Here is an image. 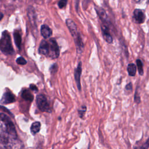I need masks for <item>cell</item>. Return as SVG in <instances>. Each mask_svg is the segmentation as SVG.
<instances>
[{
	"instance_id": "6da1fadb",
	"label": "cell",
	"mask_w": 149,
	"mask_h": 149,
	"mask_svg": "<svg viewBox=\"0 0 149 149\" xmlns=\"http://www.w3.org/2000/svg\"><path fill=\"white\" fill-rule=\"evenodd\" d=\"M66 26H68L72 36L73 37L76 46L77 53H81L84 48V44L80 33L77 31V26L75 23L70 19L66 20Z\"/></svg>"
},
{
	"instance_id": "7a4b0ae2",
	"label": "cell",
	"mask_w": 149,
	"mask_h": 149,
	"mask_svg": "<svg viewBox=\"0 0 149 149\" xmlns=\"http://www.w3.org/2000/svg\"><path fill=\"white\" fill-rule=\"evenodd\" d=\"M0 49L5 54L12 55L14 53L10 36L7 31H3L2 37L0 40Z\"/></svg>"
},
{
	"instance_id": "3957f363",
	"label": "cell",
	"mask_w": 149,
	"mask_h": 149,
	"mask_svg": "<svg viewBox=\"0 0 149 149\" xmlns=\"http://www.w3.org/2000/svg\"><path fill=\"white\" fill-rule=\"evenodd\" d=\"M0 118L5 123V124L6 125L7 130H8V132L9 137L12 138L13 139L15 140L17 138V134H16L15 127L13 122L9 118V117L4 113H1Z\"/></svg>"
},
{
	"instance_id": "277c9868",
	"label": "cell",
	"mask_w": 149,
	"mask_h": 149,
	"mask_svg": "<svg viewBox=\"0 0 149 149\" xmlns=\"http://www.w3.org/2000/svg\"><path fill=\"white\" fill-rule=\"evenodd\" d=\"M36 101L38 108L41 111L51 112V109L44 95L40 94L37 95Z\"/></svg>"
},
{
	"instance_id": "5b68a950",
	"label": "cell",
	"mask_w": 149,
	"mask_h": 149,
	"mask_svg": "<svg viewBox=\"0 0 149 149\" xmlns=\"http://www.w3.org/2000/svg\"><path fill=\"white\" fill-rule=\"evenodd\" d=\"M9 140L10 137L6 125L0 118V143L4 145H8L9 143Z\"/></svg>"
},
{
	"instance_id": "8992f818",
	"label": "cell",
	"mask_w": 149,
	"mask_h": 149,
	"mask_svg": "<svg viewBox=\"0 0 149 149\" xmlns=\"http://www.w3.org/2000/svg\"><path fill=\"white\" fill-rule=\"evenodd\" d=\"M49 55L48 56L52 59L57 58L59 55V49L56 40L51 38L49 41Z\"/></svg>"
},
{
	"instance_id": "52a82bcc",
	"label": "cell",
	"mask_w": 149,
	"mask_h": 149,
	"mask_svg": "<svg viewBox=\"0 0 149 149\" xmlns=\"http://www.w3.org/2000/svg\"><path fill=\"white\" fill-rule=\"evenodd\" d=\"M145 15L144 12L139 9H136L134 10L133 12V19L134 21L138 23V24H141L144 23L145 20Z\"/></svg>"
},
{
	"instance_id": "ba28073f",
	"label": "cell",
	"mask_w": 149,
	"mask_h": 149,
	"mask_svg": "<svg viewBox=\"0 0 149 149\" xmlns=\"http://www.w3.org/2000/svg\"><path fill=\"white\" fill-rule=\"evenodd\" d=\"M81 65H82L81 62H79L77 68H76L75 70H74V78H75L77 87L79 91L81 90L80 77H81V72H82Z\"/></svg>"
},
{
	"instance_id": "9c48e42d",
	"label": "cell",
	"mask_w": 149,
	"mask_h": 149,
	"mask_svg": "<svg viewBox=\"0 0 149 149\" xmlns=\"http://www.w3.org/2000/svg\"><path fill=\"white\" fill-rule=\"evenodd\" d=\"M101 27L102 34L104 40L107 41V42L109 44H111L113 41V38L109 33V30L108 27L106 25L103 24H101Z\"/></svg>"
},
{
	"instance_id": "30bf717a",
	"label": "cell",
	"mask_w": 149,
	"mask_h": 149,
	"mask_svg": "<svg viewBox=\"0 0 149 149\" xmlns=\"http://www.w3.org/2000/svg\"><path fill=\"white\" fill-rule=\"evenodd\" d=\"M40 54L48 56L49 55V42L46 40H42L38 48Z\"/></svg>"
},
{
	"instance_id": "8fae6325",
	"label": "cell",
	"mask_w": 149,
	"mask_h": 149,
	"mask_svg": "<svg viewBox=\"0 0 149 149\" xmlns=\"http://www.w3.org/2000/svg\"><path fill=\"white\" fill-rule=\"evenodd\" d=\"M15 101V99L13 94L12 93L8 91L3 94L2 97V99L1 100V102L2 104H7L13 102Z\"/></svg>"
},
{
	"instance_id": "7c38bea8",
	"label": "cell",
	"mask_w": 149,
	"mask_h": 149,
	"mask_svg": "<svg viewBox=\"0 0 149 149\" xmlns=\"http://www.w3.org/2000/svg\"><path fill=\"white\" fill-rule=\"evenodd\" d=\"M27 15L29 18V20L32 26H36V17L34 9L31 6H29L27 9Z\"/></svg>"
},
{
	"instance_id": "4fadbf2b",
	"label": "cell",
	"mask_w": 149,
	"mask_h": 149,
	"mask_svg": "<svg viewBox=\"0 0 149 149\" xmlns=\"http://www.w3.org/2000/svg\"><path fill=\"white\" fill-rule=\"evenodd\" d=\"M52 30L47 25H42L41 27V34L44 38H49L52 35Z\"/></svg>"
},
{
	"instance_id": "5bb4252c",
	"label": "cell",
	"mask_w": 149,
	"mask_h": 149,
	"mask_svg": "<svg viewBox=\"0 0 149 149\" xmlns=\"http://www.w3.org/2000/svg\"><path fill=\"white\" fill-rule=\"evenodd\" d=\"M95 9L99 16V17L100 18V19L104 22H106L108 20V16L105 12V11L101 8H99V7H95Z\"/></svg>"
},
{
	"instance_id": "9a60e30c",
	"label": "cell",
	"mask_w": 149,
	"mask_h": 149,
	"mask_svg": "<svg viewBox=\"0 0 149 149\" xmlns=\"http://www.w3.org/2000/svg\"><path fill=\"white\" fill-rule=\"evenodd\" d=\"M13 37H14L15 44L17 46V48L20 49V45H21V42H22V38H21V36H20L19 32L17 31H15V33H13Z\"/></svg>"
},
{
	"instance_id": "2e32d148",
	"label": "cell",
	"mask_w": 149,
	"mask_h": 149,
	"mask_svg": "<svg viewBox=\"0 0 149 149\" xmlns=\"http://www.w3.org/2000/svg\"><path fill=\"white\" fill-rule=\"evenodd\" d=\"M40 127H41V124L39 122H34L30 127V130H31V132L33 134H35L36 133H37L40 130Z\"/></svg>"
},
{
	"instance_id": "e0dca14e",
	"label": "cell",
	"mask_w": 149,
	"mask_h": 149,
	"mask_svg": "<svg viewBox=\"0 0 149 149\" xmlns=\"http://www.w3.org/2000/svg\"><path fill=\"white\" fill-rule=\"evenodd\" d=\"M22 97L24 100L29 101H32L33 100V95L27 90H24L23 91L22 93Z\"/></svg>"
},
{
	"instance_id": "ac0fdd59",
	"label": "cell",
	"mask_w": 149,
	"mask_h": 149,
	"mask_svg": "<svg viewBox=\"0 0 149 149\" xmlns=\"http://www.w3.org/2000/svg\"><path fill=\"white\" fill-rule=\"evenodd\" d=\"M127 72L130 76H134L136 73V66L134 63H129L127 66Z\"/></svg>"
},
{
	"instance_id": "d6986e66",
	"label": "cell",
	"mask_w": 149,
	"mask_h": 149,
	"mask_svg": "<svg viewBox=\"0 0 149 149\" xmlns=\"http://www.w3.org/2000/svg\"><path fill=\"white\" fill-rule=\"evenodd\" d=\"M136 64H137V70L139 72V73L140 74V75L142 76L144 73V70H143V63L141 62V61L139 59L136 60Z\"/></svg>"
},
{
	"instance_id": "ffe728a7",
	"label": "cell",
	"mask_w": 149,
	"mask_h": 149,
	"mask_svg": "<svg viewBox=\"0 0 149 149\" xmlns=\"http://www.w3.org/2000/svg\"><path fill=\"white\" fill-rule=\"evenodd\" d=\"M87 110V107L84 105H83L81 107L80 109H79L78 110V113H79V115L80 116V118H82L83 117V116L84 115L86 112Z\"/></svg>"
},
{
	"instance_id": "44dd1931",
	"label": "cell",
	"mask_w": 149,
	"mask_h": 149,
	"mask_svg": "<svg viewBox=\"0 0 149 149\" xmlns=\"http://www.w3.org/2000/svg\"><path fill=\"white\" fill-rule=\"evenodd\" d=\"M68 2V0H59L58 2V6L59 8H63L66 6Z\"/></svg>"
},
{
	"instance_id": "7402d4cb",
	"label": "cell",
	"mask_w": 149,
	"mask_h": 149,
	"mask_svg": "<svg viewBox=\"0 0 149 149\" xmlns=\"http://www.w3.org/2000/svg\"><path fill=\"white\" fill-rule=\"evenodd\" d=\"M16 62H17V63H18V64H19V65H25V64H26V63H27L26 61L23 57H19V58H18L16 59Z\"/></svg>"
},
{
	"instance_id": "603a6c76",
	"label": "cell",
	"mask_w": 149,
	"mask_h": 149,
	"mask_svg": "<svg viewBox=\"0 0 149 149\" xmlns=\"http://www.w3.org/2000/svg\"><path fill=\"white\" fill-rule=\"evenodd\" d=\"M57 69H58V65H57V64H56V63L54 64V65L50 68L51 73H55L57 71Z\"/></svg>"
},
{
	"instance_id": "cb8c5ba5",
	"label": "cell",
	"mask_w": 149,
	"mask_h": 149,
	"mask_svg": "<svg viewBox=\"0 0 149 149\" xmlns=\"http://www.w3.org/2000/svg\"><path fill=\"white\" fill-rule=\"evenodd\" d=\"M134 101L136 103H140V96L139 95V93L138 91L137 92V89L136 90V92H135V95H134Z\"/></svg>"
},
{
	"instance_id": "d4e9b609",
	"label": "cell",
	"mask_w": 149,
	"mask_h": 149,
	"mask_svg": "<svg viewBox=\"0 0 149 149\" xmlns=\"http://www.w3.org/2000/svg\"><path fill=\"white\" fill-rule=\"evenodd\" d=\"M125 88H126V90H130V91H131V90H132V83H128V84L126 86Z\"/></svg>"
},
{
	"instance_id": "484cf974",
	"label": "cell",
	"mask_w": 149,
	"mask_h": 149,
	"mask_svg": "<svg viewBox=\"0 0 149 149\" xmlns=\"http://www.w3.org/2000/svg\"><path fill=\"white\" fill-rule=\"evenodd\" d=\"M30 88L32 90H33V91H37L38 90L37 87H36V85H34V84H33L30 85Z\"/></svg>"
},
{
	"instance_id": "4316f807",
	"label": "cell",
	"mask_w": 149,
	"mask_h": 149,
	"mask_svg": "<svg viewBox=\"0 0 149 149\" xmlns=\"http://www.w3.org/2000/svg\"><path fill=\"white\" fill-rule=\"evenodd\" d=\"M3 16V14H2V13H0V20H1L2 19Z\"/></svg>"
}]
</instances>
